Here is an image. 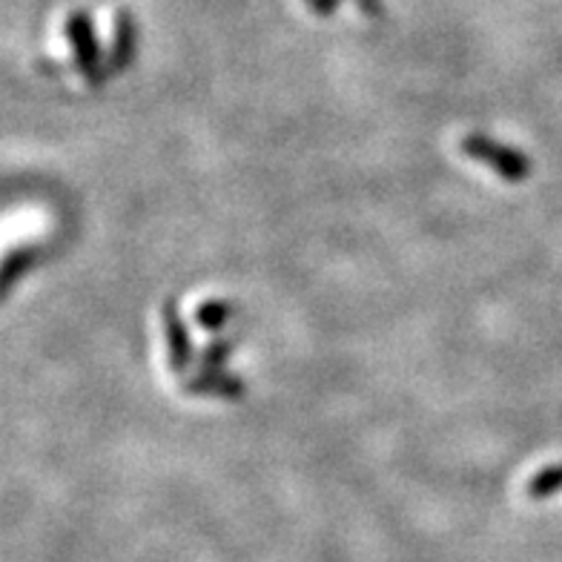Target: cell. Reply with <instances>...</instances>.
I'll return each instance as SVG.
<instances>
[{
    "label": "cell",
    "mask_w": 562,
    "mask_h": 562,
    "mask_svg": "<svg viewBox=\"0 0 562 562\" xmlns=\"http://www.w3.org/2000/svg\"><path fill=\"white\" fill-rule=\"evenodd\" d=\"M459 153L471 158V161L482 164V167H488L494 176H499L508 184H522L533 172V161L526 153H519L517 147L503 144V140L491 138L485 133H468L465 138L459 140Z\"/></svg>",
    "instance_id": "6da1fadb"
},
{
    "label": "cell",
    "mask_w": 562,
    "mask_h": 562,
    "mask_svg": "<svg viewBox=\"0 0 562 562\" xmlns=\"http://www.w3.org/2000/svg\"><path fill=\"white\" fill-rule=\"evenodd\" d=\"M64 30H67V41L72 44L75 67L83 75V81L89 87H101L110 75V67H106V53L101 49V41H98L95 21L83 9H78L67 18Z\"/></svg>",
    "instance_id": "7a4b0ae2"
},
{
    "label": "cell",
    "mask_w": 562,
    "mask_h": 562,
    "mask_svg": "<svg viewBox=\"0 0 562 562\" xmlns=\"http://www.w3.org/2000/svg\"><path fill=\"white\" fill-rule=\"evenodd\" d=\"M161 327H164V339H167V362H170L172 373L184 376L190 373V368L199 359V350H195L193 334L187 327L184 313L178 311L176 299H167L161 307Z\"/></svg>",
    "instance_id": "3957f363"
},
{
    "label": "cell",
    "mask_w": 562,
    "mask_h": 562,
    "mask_svg": "<svg viewBox=\"0 0 562 562\" xmlns=\"http://www.w3.org/2000/svg\"><path fill=\"white\" fill-rule=\"evenodd\" d=\"M181 387L190 396H201V400H227L238 402L245 400L247 385L238 376L227 373V370H207L201 368L199 373H190V376H181Z\"/></svg>",
    "instance_id": "277c9868"
},
{
    "label": "cell",
    "mask_w": 562,
    "mask_h": 562,
    "mask_svg": "<svg viewBox=\"0 0 562 562\" xmlns=\"http://www.w3.org/2000/svg\"><path fill=\"white\" fill-rule=\"evenodd\" d=\"M135 53H138V23H135L130 9H119L112 18V41L106 53V67L110 75H121L133 67Z\"/></svg>",
    "instance_id": "5b68a950"
},
{
    "label": "cell",
    "mask_w": 562,
    "mask_h": 562,
    "mask_svg": "<svg viewBox=\"0 0 562 562\" xmlns=\"http://www.w3.org/2000/svg\"><path fill=\"white\" fill-rule=\"evenodd\" d=\"M238 316L236 302H229V299H204L201 304H195V325L204 330V334H218L224 327Z\"/></svg>",
    "instance_id": "8992f818"
},
{
    "label": "cell",
    "mask_w": 562,
    "mask_h": 562,
    "mask_svg": "<svg viewBox=\"0 0 562 562\" xmlns=\"http://www.w3.org/2000/svg\"><path fill=\"white\" fill-rule=\"evenodd\" d=\"M37 259H41V250H37L35 245H26V247H18V250H12L3 259V276H0V281H3V293H9V290L15 288V281L21 279L23 273H30L32 267L37 265Z\"/></svg>",
    "instance_id": "52a82bcc"
},
{
    "label": "cell",
    "mask_w": 562,
    "mask_h": 562,
    "mask_svg": "<svg viewBox=\"0 0 562 562\" xmlns=\"http://www.w3.org/2000/svg\"><path fill=\"white\" fill-rule=\"evenodd\" d=\"M560 491H562V462L540 468V471H537L526 485V494L531 496V499H548V496L560 494Z\"/></svg>",
    "instance_id": "ba28073f"
},
{
    "label": "cell",
    "mask_w": 562,
    "mask_h": 562,
    "mask_svg": "<svg viewBox=\"0 0 562 562\" xmlns=\"http://www.w3.org/2000/svg\"><path fill=\"white\" fill-rule=\"evenodd\" d=\"M238 348V336H218V339L207 341V348L199 350V362L201 368L207 370H222L224 364L233 359Z\"/></svg>",
    "instance_id": "9c48e42d"
},
{
    "label": "cell",
    "mask_w": 562,
    "mask_h": 562,
    "mask_svg": "<svg viewBox=\"0 0 562 562\" xmlns=\"http://www.w3.org/2000/svg\"><path fill=\"white\" fill-rule=\"evenodd\" d=\"M356 7L364 18H373V21H382L385 18V3L382 0H356Z\"/></svg>",
    "instance_id": "30bf717a"
},
{
    "label": "cell",
    "mask_w": 562,
    "mask_h": 562,
    "mask_svg": "<svg viewBox=\"0 0 562 562\" xmlns=\"http://www.w3.org/2000/svg\"><path fill=\"white\" fill-rule=\"evenodd\" d=\"M304 3H307V9L318 18H334L336 7H339V0H304Z\"/></svg>",
    "instance_id": "8fae6325"
}]
</instances>
